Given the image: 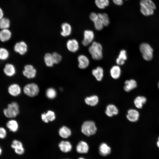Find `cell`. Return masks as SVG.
Here are the masks:
<instances>
[{
    "mask_svg": "<svg viewBox=\"0 0 159 159\" xmlns=\"http://www.w3.org/2000/svg\"><path fill=\"white\" fill-rule=\"evenodd\" d=\"M140 4L141 13L146 16L153 15L156 8L155 4L152 0H141Z\"/></svg>",
    "mask_w": 159,
    "mask_h": 159,
    "instance_id": "6da1fadb",
    "label": "cell"
},
{
    "mask_svg": "<svg viewBox=\"0 0 159 159\" xmlns=\"http://www.w3.org/2000/svg\"><path fill=\"white\" fill-rule=\"evenodd\" d=\"M88 51L93 59L98 60L102 58V47L100 43L93 41L89 47Z\"/></svg>",
    "mask_w": 159,
    "mask_h": 159,
    "instance_id": "7a4b0ae2",
    "label": "cell"
},
{
    "mask_svg": "<svg viewBox=\"0 0 159 159\" xmlns=\"http://www.w3.org/2000/svg\"><path fill=\"white\" fill-rule=\"evenodd\" d=\"M19 112V105L15 102L9 104L7 107L3 110L4 115L8 118H14L18 115Z\"/></svg>",
    "mask_w": 159,
    "mask_h": 159,
    "instance_id": "3957f363",
    "label": "cell"
},
{
    "mask_svg": "<svg viewBox=\"0 0 159 159\" xmlns=\"http://www.w3.org/2000/svg\"><path fill=\"white\" fill-rule=\"evenodd\" d=\"M97 130V128L94 122L87 121L82 124L81 127L82 132L88 136L95 134Z\"/></svg>",
    "mask_w": 159,
    "mask_h": 159,
    "instance_id": "277c9868",
    "label": "cell"
},
{
    "mask_svg": "<svg viewBox=\"0 0 159 159\" xmlns=\"http://www.w3.org/2000/svg\"><path fill=\"white\" fill-rule=\"evenodd\" d=\"M139 49L145 60L149 61L152 59L153 49L149 44L145 43H142L140 44Z\"/></svg>",
    "mask_w": 159,
    "mask_h": 159,
    "instance_id": "5b68a950",
    "label": "cell"
},
{
    "mask_svg": "<svg viewBox=\"0 0 159 159\" xmlns=\"http://www.w3.org/2000/svg\"><path fill=\"white\" fill-rule=\"evenodd\" d=\"M39 88L37 85L34 83H30L26 85L23 91L24 94L28 96L34 97L37 95L39 92Z\"/></svg>",
    "mask_w": 159,
    "mask_h": 159,
    "instance_id": "8992f818",
    "label": "cell"
},
{
    "mask_svg": "<svg viewBox=\"0 0 159 159\" xmlns=\"http://www.w3.org/2000/svg\"><path fill=\"white\" fill-rule=\"evenodd\" d=\"M11 147L14 150V153L18 155H21L24 153L25 149L23 144L19 140H13L11 142Z\"/></svg>",
    "mask_w": 159,
    "mask_h": 159,
    "instance_id": "52a82bcc",
    "label": "cell"
},
{
    "mask_svg": "<svg viewBox=\"0 0 159 159\" xmlns=\"http://www.w3.org/2000/svg\"><path fill=\"white\" fill-rule=\"evenodd\" d=\"M22 73L24 76L27 78L31 79L35 77L37 71L33 65L28 64L24 66Z\"/></svg>",
    "mask_w": 159,
    "mask_h": 159,
    "instance_id": "ba28073f",
    "label": "cell"
},
{
    "mask_svg": "<svg viewBox=\"0 0 159 159\" xmlns=\"http://www.w3.org/2000/svg\"><path fill=\"white\" fill-rule=\"evenodd\" d=\"M94 34L93 32L91 30H86L84 33V38L82 43L83 45L86 46L90 45L93 42Z\"/></svg>",
    "mask_w": 159,
    "mask_h": 159,
    "instance_id": "9c48e42d",
    "label": "cell"
},
{
    "mask_svg": "<svg viewBox=\"0 0 159 159\" xmlns=\"http://www.w3.org/2000/svg\"><path fill=\"white\" fill-rule=\"evenodd\" d=\"M15 52L21 55L26 54L28 50V46L25 42L21 41L16 43L14 46Z\"/></svg>",
    "mask_w": 159,
    "mask_h": 159,
    "instance_id": "30bf717a",
    "label": "cell"
},
{
    "mask_svg": "<svg viewBox=\"0 0 159 159\" xmlns=\"http://www.w3.org/2000/svg\"><path fill=\"white\" fill-rule=\"evenodd\" d=\"M66 47L67 49L72 52H77L79 47L78 42L74 39L68 40L66 43Z\"/></svg>",
    "mask_w": 159,
    "mask_h": 159,
    "instance_id": "8fae6325",
    "label": "cell"
},
{
    "mask_svg": "<svg viewBox=\"0 0 159 159\" xmlns=\"http://www.w3.org/2000/svg\"><path fill=\"white\" fill-rule=\"evenodd\" d=\"M9 93L11 96L16 97L21 93V89L18 84L14 83L9 86L8 89Z\"/></svg>",
    "mask_w": 159,
    "mask_h": 159,
    "instance_id": "7c38bea8",
    "label": "cell"
},
{
    "mask_svg": "<svg viewBox=\"0 0 159 159\" xmlns=\"http://www.w3.org/2000/svg\"><path fill=\"white\" fill-rule=\"evenodd\" d=\"M89 146L86 142L84 141H80L76 147L77 152L79 153L86 154L89 151Z\"/></svg>",
    "mask_w": 159,
    "mask_h": 159,
    "instance_id": "4fadbf2b",
    "label": "cell"
},
{
    "mask_svg": "<svg viewBox=\"0 0 159 159\" xmlns=\"http://www.w3.org/2000/svg\"><path fill=\"white\" fill-rule=\"evenodd\" d=\"M78 62V66L81 69H85L89 66L90 61L88 58L84 55H79L77 58Z\"/></svg>",
    "mask_w": 159,
    "mask_h": 159,
    "instance_id": "5bb4252c",
    "label": "cell"
},
{
    "mask_svg": "<svg viewBox=\"0 0 159 159\" xmlns=\"http://www.w3.org/2000/svg\"><path fill=\"white\" fill-rule=\"evenodd\" d=\"M3 71L6 76L11 77L15 74L16 69L15 66L12 64L7 63L5 65Z\"/></svg>",
    "mask_w": 159,
    "mask_h": 159,
    "instance_id": "9a60e30c",
    "label": "cell"
},
{
    "mask_svg": "<svg viewBox=\"0 0 159 159\" xmlns=\"http://www.w3.org/2000/svg\"><path fill=\"white\" fill-rule=\"evenodd\" d=\"M139 114L138 111L135 109H130L127 111L126 115L127 119L131 122H135L138 120Z\"/></svg>",
    "mask_w": 159,
    "mask_h": 159,
    "instance_id": "2e32d148",
    "label": "cell"
},
{
    "mask_svg": "<svg viewBox=\"0 0 159 159\" xmlns=\"http://www.w3.org/2000/svg\"><path fill=\"white\" fill-rule=\"evenodd\" d=\"M58 146L62 152L67 153L70 151L72 149V145L69 141L62 140L59 144Z\"/></svg>",
    "mask_w": 159,
    "mask_h": 159,
    "instance_id": "e0dca14e",
    "label": "cell"
},
{
    "mask_svg": "<svg viewBox=\"0 0 159 159\" xmlns=\"http://www.w3.org/2000/svg\"><path fill=\"white\" fill-rule=\"evenodd\" d=\"M99 151L101 155L105 156L110 153L111 149L110 147L107 143H103L99 146Z\"/></svg>",
    "mask_w": 159,
    "mask_h": 159,
    "instance_id": "ac0fdd59",
    "label": "cell"
},
{
    "mask_svg": "<svg viewBox=\"0 0 159 159\" xmlns=\"http://www.w3.org/2000/svg\"><path fill=\"white\" fill-rule=\"evenodd\" d=\"M12 36L11 32L8 29H1L0 31V41L5 42L9 40Z\"/></svg>",
    "mask_w": 159,
    "mask_h": 159,
    "instance_id": "d6986e66",
    "label": "cell"
},
{
    "mask_svg": "<svg viewBox=\"0 0 159 159\" xmlns=\"http://www.w3.org/2000/svg\"><path fill=\"white\" fill-rule=\"evenodd\" d=\"M59 134L63 138H67L69 137L72 134L71 130L65 126H63L59 130Z\"/></svg>",
    "mask_w": 159,
    "mask_h": 159,
    "instance_id": "ffe728a7",
    "label": "cell"
},
{
    "mask_svg": "<svg viewBox=\"0 0 159 159\" xmlns=\"http://www.w3.org/2000/svg\"><path fill=\"white\" fill-rule=\"evenodd\" d=\"M118 110L115 105L110 104L107 106L105 113L108 117H111L113 115H116L118 114Z\"/></svg>",
    "mask_w": 159,
    "mask_h": 159,
    "instance_id": "44dd1931",
    "label": "cell"
},
{
    "mask_svg": "<svg viewBox=\"0 0 159 159\" xmlns=\"http://www.w3.org/2000/svg\"><path fill=\"white\" fill-rule=\"evenodd\" d=\"M62 31L61 32V35L63 37H66L70 35L72 31V28L71 25L68 23H65L61 25Z\"/></svg>",
    "mask_w": 159,
    "mask_h": 159,
    "instance_id": "7402d4cb",
    "label": "cell"
},
{
    "mask_svg": "<svg viewBox=\"0 0 159 159\" xmlns=\"http://www.w3.org/2000/svg\"><path fill=\"white\" fill-rule=\"evenodd\" d=\"M137 86V83L135 80L133 79H131L125 81L124 89L126 92H129L135 88Z\"/></svg>",
    "mask_w": 159,
    "mask_h": 159,
    "instance_id": "603a6c76",
    "label": "cell"
},
{
    "mask_svg": "<svg viewBox=\"0 0 159 159\" xmlns=\"http://www.w3.org/2000/svg\"><path fill=\"white\" fill-rule=\"evenodd\" d=\"M110 74L113 79H117L119 78L121 74V69L118 65H114L110 69Z\"/></svg>",
    "mask_w": 159,
    "mask_h": 159,
    "instance_id": "cb8c5ba5",
    "label": "cell"
},
{
    "mask_svg": "<svg viewBox=\"0 0 159 159\" xmlns=\"http://www.w3.org/2000/svg\"><path fill=\"white\" fill-rule=\"evenodd\" d=\"M92 73L97 81H100L102 79L104 75V71L102 67H97L92 70Z\"/></svg>",
    "mask_w": 159,
    "mask_h": 159,
    "instance_id": "d4e9b609",
    "label": "cell"
},
{
    "mask_svg": "<svg viewBox=\"0 0 159 159\" xmlns=\"http://www.w3.org/2000/svg\"><path fill=\"white\" fill-rule=\"evenodd\" d=\"M6 126L9 130L12 132H16L19 128V124L15 120L11 119L6 123Z\"/></svg>",
    "mask_w": 159,
    "mask_h": 159,
    "instance_id": "484cf974",
    "label": "cell"
},
{
    "mask_svg": "<svg viewBox=\"0 0 159 159\" xmlns=\"http://www.w3.org/2000/svg\"><path fill=\"white\" fill-rule=\"evenodd\" d=\"M127 59L126 52L125 50L123 49L120 51L118 57L116 59V63L118 65H122Z\"/></svg>",
    "mask_w": 159,
    "mask_h": 159,
    "instance_id": "4316f807",
    "label": "cell"
},
{
    "mask_svg": "<svg viewBox=\"0 0 159 159\" xmlns=\"http://www.w3.org/2000/svg\"><path fill=\"white\" fill-rule=\"evenodd\" d=\"M147 101L146 98L143 96H138L135 99L134 103L135 107L139 109L141 108L143 104Z\"/></svg>",
    "mask_w": 159,
    "mask_h": 159,
    "instance_id": "83f0119b",
    "label": "cell"
},
{
    "mask_svg": "<svg viewBox=\"0 0 159 159\" xmlns=\"http://www.w3.org/2000/svg\"><path fill=\"white\" fill-rule=\"evenodd\" d=\"M85 103L87 105L91 106H95L99 101L98 97L95 95L86 97L85 100Z\"/></svg>",
    "mask_w": 159,
    "mask_h": 159,
    "instance_id": "f1b7e54d",
    "label": "cell"
},
{
    "mask_svg": "<svg viewBox=\"0 0 159 159\" xmlns=\"http://www.w3.org/2000/svg\"><path fill=\"white\" fill-rule=\"evenodd\" d=\"M44 61L46 65L48 67H52L54 64L52 54L46 53L44 56Z\"/></svg>",
    "mask_w": 159,
    "mask_h": 159,
    "instance_id": "f546056e",
    "label": "cell"
},
{
    "mask_svg": "<svg viewBox=\"0 0 159 159\" xmlns=\"http://www.w3.org/2000/svg\"><path fill=\"white\" fill-rule=\"evenodd\" d=\"M95 4L99 9H104L109 4V0H95Z\"/></svg>",
    "mask_w": 159,
    "mask_h": 159,
    "instance_id": "4dcf8cb0",
    "label": "cell"
},
{
    "mask_svg": "<svg viewBox=\"0 0 159 159\" xmlns=\"http://www.w3.org/2000/svg\"><path fill=\"white\" fill-rule=\"evenodd\" d=\"M98 15L103 23L104 26H108L110 23V19L107 14L106 13H98Z\"/></svg>",
    "mask_w": 159,
    "mask_h": 159,
    "instance_id": "1f68e13d",
    "label": "cell"
},
{
    "mask_svg": "<svg viewBox=\"0 0 159 159\" xmlns=\"http://www.w3.org/2000/svg\"><path fill=\"white\" fill-rule=\"evenodd\" d=\"M10 25V22L8 18L3 17L0 20V29H8Z\"/></svg>",
    "mask_w": 159,
    "mask_h": 159,
    "instance_id": "d6a6232c",
    "label": "cell"
},
{
    "mask_svg": "<svg viewBox=\"0 0 159 159\" xmlns=\"http://www.w3.org/2000/svg\"><path fill=\"white\" fill-rule=\"evenodd\" d=\"M57 95V92L56 90L52 87L49 88L46 90V96L49 99H54L56 97Z\"/></svg>",
    "mask_w": 159,
    "mask_h": 159,
    "instance_id": "836d02e7",
    "label": "cell"
},
{
    "mask_svg": "<svg viewBox=\"0 0 159 159\" xmlns=\"http://www.w3.org/2000/svg\"><path fill=\"white\" fill-rule=\"evenodd\" d=\"M9 56V53L8 50L5 48H0V60H5Z\"/></svg>",
    "mask_w": 159,
    "mask_h": 159,
    "instance_id": "e575fe53",
    "label": "cell"
},
{
    "mask_svg": "<svg viewBox=\"0 0 159 159\" xmlns=\"http://www.w3.org/2000/svg\"><path fill=\"white\" fill-rule=\"evenodd\" d=\"M54 64L59 63L62 60V57L58 53L55 52L52 54Z\"/></svg>",
    "mask_w": 159,
    "mask_h": 159,
    "instance_id": "d590c367",
    "label": "cell"
},
{
    "mask_svg": "<svg viewBox=\"0 0 159 159\" xmlns=\"http://www.w3.org/2000/svg\"><path fill=\"white\" fill-rule=\"evenodd\" d=\"M94 27L97 30L100 31L103 29L104 26L101 19L99 17L97 20L94 22Z\"/></svg>",
    "mask_w": 159,
    "mask_h": 159,
    "instance_id": "8d00e7d4",
    "label": "cell"
},
{
    "mask_svg": "<svg viewBox=\"0 0 159 159\" xmlns=\"http://www.w3.org/2000/svg\"><path fill=\"white\" fill-rule=\"evenodd\" d=\"M46 114L49 122H52L55 119L56 115L53 111L49 110L46 113Z\"/></svg>",
    "mask_w": 159,
    "mask_h": 159,
    "instance_id": "74e56055",
    "label": "cell"
},
{
    "mask_svg": "<svg viewBox=\"0 0 159 159\" xmlns=\"http://www.w3.org/2000/svg\"><path fill=\"white\" fill-rule=\"evenodd\" d=\"M7 134L6 129L3 127H0V140L5 139L6 137Z\"/></svg>",
    "mask_w": 159,
    "mask_h": 159,
    "instance_id": "f35d334b",
    "label": "cell"
},
{
    "mask_svg": "<svg viewBox=\"0 0 159 159\" xmlns=\"http://www.w3.org/2000/svg\"><path fill=\"white\" fill-rule=\"evenodd\" d=\"M89 17L90 19L93 22L99 19L98 14L94 12H92L90 13Z\"/></svg>",
    "mask_w": 159,
    "mask_h": 159,
    "instance_id": "ab89813d",
    "label": "cell"
},
{
    "mask_svg": "<svg viewBox=\"0 0 159 159\" xmlns=\"http://www.w3.org/2000/svg\"><path fill=\"white\" fill-rule=\"evenodd\" d=\"M41 119L42 121L46 123H47L49 121L47 117L46 113H44L42 114L41 115Z\"/></svg>",
    "mask_w": 159,
    "mask_h": 159,
    "instance_id": "60d3db41",
    "label": "cell"
},
{
    "mask_svg": "<svg viewBox=\"0 0 159 159\" xmlns=\"http://www.w3.org/2000/svg\"><path fill=\"white\" fill-rule=\"evenodd\" d=\"M113 3L116 5L120 6L123 4V0H112Z\"/></svg>",
    "mask_w": 159,
    "mask_h": 159,
    "instance_id": "b9f144b4",
    "label": "cell"
},
{
    "mask_svg": "<svg viewBox=\"0 0 159 159\" xmlns=\"http://www.w3.org/2000/svg\"><path fill=\"white\" fill-rule=\"evenodd\" d=\"M4 12L1 8L0 7V20L4 17Z\"/></svg>",
    "mask_w": 159,
    "mask_h": 159,
    "instance_id": "7bdbcfd3",
    "label": "cell"
},
{
    "mask_svg": "<svg viewBox=\"0 0 159 159\" xmlns=\"http://www.w3.org/2000/svg\"><path fill=\"white\" fill-rule=\"evenodd\" d=\"M3 152V149L1 147L0 145V156L1 155Z\"/></svg>",
    "mask_w": 159,
    "mask_h": 159,
    "instance_id": "ee69618b",
    "label": "cell"
},
{
    "mask_svg": "<svg viewBox=\"0 0 159 159\" xmlns=\"http://www.w3.org/2000/svg\"><path fill=\"white\" fill-rule=\"evenodd\" d=\"M157 145L158 147L159 148V136L158 138V141L157 142Z\"/></svg>",
    "mask_w": 159,
    "mask_h": 159,
    "instance_id": "f6af8a7d",
    "label": "cell"
},
{
    "mask_svg": "<svg viewBox=\"0 0 159 159\" xmlns=\"http://www.w3.org/2000/svg\"><path fill=\"white\" fill-rule=\"evenodd\" d=\"M78 159H86L84 158L81 157H80Z\"/></svg>",
    "mask_w": 159,
    "mask_h": 159,
    "instance_id": "bcb514c9",
    "label": "cell"
},
{
    "mask_svg": "<svg viewBox=\"0 0 159 159\" xmlns=\"http://www.w3.org/2000/svg\"><path fill=\"white\" fill-rule=\"evenodd\" d=\"M158 87L159 88V82H158Z\"/></svg>",
    "mask_w": 159,
    "mask_h": 159,
    "instance_id": "7dc6e473",
    "label": "cell"
},
{
    "mask_svg": "<svg viewBox=\"0 0 159 159\" xmlns=\"http://www.w3.org/2000/svg\"></svg>",
    "mask_w": 159,
    "mask_h": 159,
    "instance_id": "c3c4849f",
    "label": "cell"
}]
</instances>
